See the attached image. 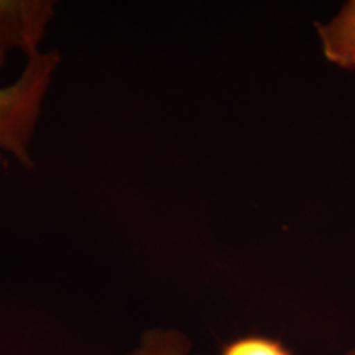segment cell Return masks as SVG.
<instances>
[{
	"label": "cell",
	"instance_id": "obj_2",
	"mask_svg": "<svg viewBox=\"0 0 355 355\" xmlns=\"http://www.w3.org/2000/svg\"><path fill=\"white\" fill-rule=\"evenodd\" d=\"M55 13L54 0H0V51H21L26 60L41 54Z\"/></svg>",
	"mask_w": 355,
	"mask_h": 355
},
{
	"label": "cell",
	"instance_id": "obj_4",
	"mask_svg": "<svg viewBox=\"0 0 355 355\" xmlns=\"http://www.w3.org/2000/svg\"><path fill=\"white\" fill-rule=\"evenodd\" d=\"M192 343L190 338L175 329L146 330L139 345L128 355H189Z\"/></svg>",
	"mask_w": 355,
	"mask_h": 355
},
{
	"label": "cell",
	"instance_id": "obj_6",
	"mask_svg": "<svg viewBox=\"0 0 355 355\" xmlns=\"http://www.w3.org/2000/svg\"><path fill=\"white\" fill-rule=\"evenodd\" d=\"M346 355H355V345L352 347V349H350V350H349V352H347V353H346Z\"/></svg>",
	"mask_w": 355,
	"mask_h": 355
},
{
	"label": "cell",
	"instance_id": "obj_3",
	"mask_svg": "<svg viewBox=\"0 0 355 355\" xmlns=\"http://www.w3.org/2000/svg\"><path fill=\"white\" fill-rule=\"evenodd\" d=\"M318 33L330 62L355 70V0L349 1L329 24L318 26Z\"/></svg>",
	"mask_w": 355,
	"mask_h": 355
},
{
	"label": "cell",
	"instance_id": "obj_5",
	"mask_svg": "<svg viewBox=\"0 0 355 355\" xmlns=\"http://www.w3.org/2000/svg\"><path fill=\"white\" fill-rule=\"evenodd\" d=\"M218 355H293L279 340L265 336H245L227 343Z\"/></svg>",
	"mask_w": 355,
	"mask_h": 355
},
{
	"label": "cell",
	"instance_id": "obj_7",
	"mask_svg": "<svg viewBox=\"0 0 355 355\" xmlns=\"http://www.w3.org/2000/svg\"><path fill=\"white\" fill-rule=\"evenodd\" d=\"M3 157H4V155L0 153V164H1V161H3Z\"/></svg>",
	"mask_w": 355,
	"mask_h": 355
},
{
	"label": "cell",
	"instance_id": "obj_1",
	"mask_svg": "<svg viewBox=\"0 0 355 355\" xmlns=\"http://www.w3.org/2000/svg\"><path fill=\"white\" fill-rule=\"evenodd\" d=\"M7 54L0 51V69ZM62 62L58 51L26 60L12 83L0 86V153L26 168L35 166L33 144L48 94Z\"/></svg>",
	"mask_w": 355,
	"mask_h": 355
}]
</instances>
